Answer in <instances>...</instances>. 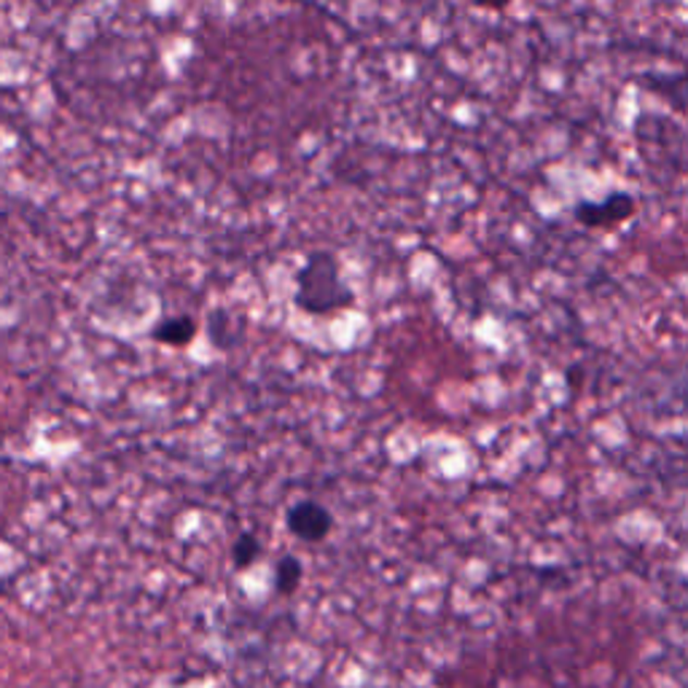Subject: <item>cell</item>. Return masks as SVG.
I'll return each instance as SVG.
<instances>
[{"label": "cell", "instance_id": "cell-1", "mask_svg": "<svg viewBox=\"0 0 688 688\" xmlns=\"http://www.w3.org/2000/svg\"><path fill=\"white\" fill-rule=\"evenodd\" d=\"M296 304L307 315H336L353 304L334 256L315 254L307 258L296 278Z\"/></svg>", "mask_w": 688, "mask_h": 688}, {"label": "cell", "instance_id": "cell-2", "mask_svg": "<svg viewBox=\"0 0 688 688\" xmlns=\"http://www.w3.org/2000/svg\"><path fill=\"white\" fill-rule=\"evenodd\" d=\"M635 210H638V202H635L632 194L611 192L605 199H600V202L581 199V202L573 208V218L587 229H611L629 221V218L635 216Z\"/></svg>", "mask_w": 688, "mask_h": 688}, {"label": "cell", "instance_id": "cell-3", "mask_svg": "<svg viewBox=\"0 0 688 688\" xmlns=\"http://www.w3.org/2000/svg\"><path fill=\"white\" fill-rule=\"evenodd\" d=\"M291 536H296L304 543H320L334 530V516L318 501H299L285 514Z\"/></svg>", "mask_w": 688, "mask_h": 688}, {"label": "cell", "instance_id": "cell-4", "mask_svg": "<svg viewBox=\"0 0 688 688\" xmlns=\"http://www.w3.org/2000/svg\"><path fill=\"white\" fill-rule=\"evenodd\" d=\"M197 336V323L188 315H172V318H162L151 329V340L159 344H168V347H186Z\"/></svg>", "mask_w": 688, "mask_h": 688}, {"label": "cell", "instance_id": "cell-5", "mask_svg": "<svg viewBox=\"0 0 688 688\" xmlns=\"http://www.w3.org/2000/svg\"><path fill=\"white\" fill-rule=\"evenodd\" d=\"M304 565L296 554H283L274 562V592L278 594H294L302 587Z\"/></svg>", "mask_w": 688, "mask_h": 688}, {"label": "cell", "instance_id": "cell-6", "mask_svg": "<svg viewBox=\"0 0 688 688\" xmlns=\"http://www.w3.org/2000/svg\"><path fill=\"white\" fill-rule=\"evenodd\" d=\"M258 557H261V541H258L254 532L237 536V541L232 543V565L237 567V570H250L258 562Z\"/></svg>", "mask_w": 688, "mask_h": 688}, {"label": "cell", "instance_id": "cell-7", "mask_svg": "<svg viewBox=\"0 0 688 688\" xmlns=\"http://www.w3.org/2000/svg\"><path fill=\"white\" fill-rule=\"evenodd\" d=\"M479 9H490V11H501V9H508L512 5V0H474Z\"/></svg>", "mask_w": 688, "mask_h": 688}]
</instances>
